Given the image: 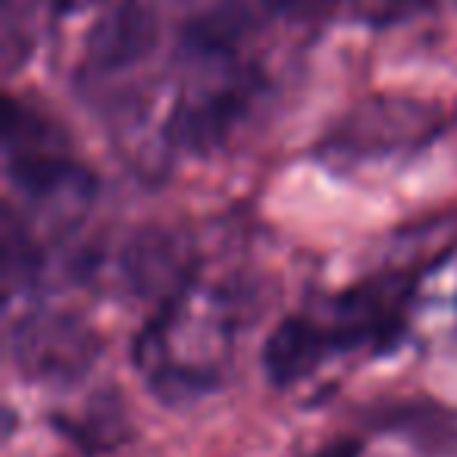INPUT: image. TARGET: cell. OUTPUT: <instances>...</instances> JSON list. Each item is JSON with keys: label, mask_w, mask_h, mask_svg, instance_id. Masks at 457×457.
Here are the masks:
<instances>
[{"label": "cell", "mask_w": 457, "mask_h": 457, "mask_svg": "<svg viewBox=\"0 0 457 457\" xmlns=\"http://www.w3.org/2000/svg\"><path fill=\"white\" fill-rule=\"evenodd\" d=\"M451 129V110L423 97L379 95L354 104L317 145V160L332 170H354L373 160L411 157Z\"/></svg>", "instance_id": "6da1fadb"}, {"label": "cell", "mask_w": 457, "mask_h": 457, "mask_svg": "<svg viewBox=\"0 0 457 457\" xmlns=\"http://www.w3.org/2000/svg\"><path fill=\"white\" fill-rule=\"evenodd\" d=\"M188 66V82L166 116L163 138L176 154L207 157L251 116L263 79L254 66L242 63V57L197 60Z\"/></svg>", "instance_id": "7a4b0ae2"}, {"label": "cell", "mask_w": 457, "mask_h": 457, "mask_svg": "<svg viewBox=\"0 0 457 457\" xmlns=\"http://www.w3.org/2000/svg\"><path fill=\"white\" fill-rule=\"evenodd\" d=\"M4 166L22 197L35 204H85L97 179L76 160L70 135L32 104H4Z\"/></svg>", "instance_id": "3957f363"}, {"label": "cell", "mask_w": 457, "mask_h": 457, "mask_svg": "<svg viewBox=\"0 0 457 457\" xmlns=\"http://www.w3.org/2000/svg\"><path fill=\"white\" fill-rule=\"evenodd\" d=\"M420 273L388 270L338 292L313 317L323 323L336 354L357 348H392L404 336L407 304L417 292Z\"/></svg>", "instance_id": "277c9868"}, {"label": "cell", "mask_w": 457, "mask_h": 457, "mask_svg": "<svg viewBox=\"0 0 457 457\" xmlns=\"http://www.w3.org/2000/svg\"><path fill=\"white\" fill-rule=\"evenodd\" d=\"M10 354L20 373L45 386H72L101 354V338L85 320L60 311L22 313L10 329Z\"/></svg>", "instance_id": "5b68a950"}, {"label": "cell", "mask_w": 457, "mask_h": 457, "mask_svg": "<svg viewBox=\"0 0 457 457\" xmlns=\"http://www.w3.org/2000/svg\"><path fill=\"white\" fill-rule=\"evenodd\" d=\"M160 22L147 0H120L97 20L85 41V70L91 76H113L151 57Z\"/></svg>", "instance_id": "8992f818"}, {"label": "cell", "mask_w": 457, "mask_h": 457, "mask_svg": "<svg viewBox=\"0 0 457 457\" xmlns=\"http://www.w3.org/2000/svg\"><path fill=\"white\" fill-rule=\"evenodd\" d=\"M329 357H336V351L313 313L286 317L263 345V370L276 388H292L295 382L317 373Z\"/></svg>", "instance_id": "52a82bcc"}, {"label": "cell", "mask_w": 457, "mask_h": 457, "mask_svg": "<svg viewBox=\"0 0 457 457\" xmlns=\"http://www.w3.org/2000/svg\"><path fill=\"white\" fill-rule=\"evenodd\" d=\"M122 270L138 292H170V301L185 295L188 282V248L172 232L151 228L141 232L122 254Z\"/></svg>", "instance_id": "ba28073f"}, {"label": "cell", "mask_w": 457, "mask_h": 457, "mask_svg": "<svg viewBox=\"0 0 457 457\" xmlns=\"http://www.w3.org/2000/svg\"><path fill=\"white\" fill-rule=\"evenodd\" d=\"M373 426L401 432V436L413 438L420 448L457 451V413L429 404V401L398 404L382 413H373Z\"/></svg>", "instance_id": "9c48e42d"}, {"label": "cell", "mask_w": 457, "mask_h": 457, "mask_svg": "<svg viewBox=\"0 0 457 457\" xmlns=\"http://www.w3.org/2000/svg\"><path fill=\"white\" fill-rule=\"evenodd\" d=\"M51 423L82 454H104V451H113L116 445H122L129 438V420L122 413V404L116 398H110V395H101V398L91 401L82 420L54 417Z\"/></svg>", "instance_id": "30bf717a"}, {"label": "cell", "mask_w": 457, "mask_h": 457, "mask_svg": "<svg viewBox=\"0 0 457 457\" xmlns=\"http://www.w3.org/2000/svg\"><path fill=\"white\" fill-rule=\"evenodd\" d=\"M0 245H4V292L7 298L16 292V288H26L38 279L41 263H45V254H41V245L32 238L26 220L16 213L13 204L4 207V226H0Z\"/></svg>", "instance_id": "8fae6325"}, {"label": "cell", "mask_w": 457, "mask_h": 457, "mask_svg": "<svg viewBox=\"0 0 457 457\" xmlns=\"http://www.w3.org/2000/svg\"><path fill=\"white\" fill-rule=\"evenodd\" d=\"M4 66L13 72L32 54V0H4Z\"/></svg>", "instance_id": "7c38bea8"}, {"label": "cell", "mask_w": 457, "mask_h": 457, "mask_svg": "<svg viewBox=\"0 0 457 457\" xmlns=\"http://www.w3.org/2000/svg\"><path fill=\"white\" fill-rule=\"evenodd\" d=\"M342 4L348 7L351 20L361 22V26L388 29V26H398V22L411 20V16L423 13L436 0H342Z\"/></svg>", "instance_id": "4fadbf2b"}, {"label": "cell", "mask_w": 457, "mask_h": 457, "mask_svg": "<svg viewBox=\"0 0 457 457\" xmlns=\"http://www.w3.org/2000/svg\"><path fill=\"white\" fill-rule=\"evenodd\" d=\"M363 454V438L357 436H342L336 442H329L326 448H320L313 457H361Z\"/></svg>", "instance_id": "5bb4252c"}, {"label": "cell", "mask_w": 457, "mask_h": 457, "mask_svg": "<svg viewBox=\"0 0 457 457\" xmlns=\"http://www.w3.org/2000/svg\"><path fill=\"white\" fill-rule=\"evenodd\" d=\"M97 4H104V0H54L57 13H82V10H91Z\"/></svg>", "instance_id": "9a60e30c"}]
</instances>
